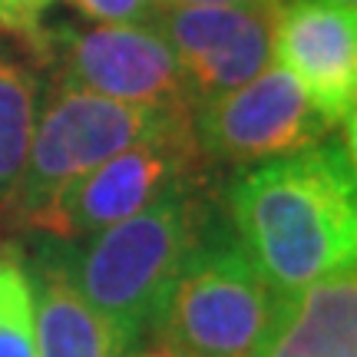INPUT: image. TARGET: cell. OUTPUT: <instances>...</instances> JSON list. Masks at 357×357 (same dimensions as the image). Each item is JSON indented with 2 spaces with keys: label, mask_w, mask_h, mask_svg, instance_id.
<instances>
[{
  "label": "cell",
  "mask_w": 357,
  "mask_h": 357,
  "mask_svg": "<svg viewBox=\"0 0 357 357\" xmlns=\"http://www.w3.org/2000/svg\"><path fill=\"white\" fill-rule=\"evenodd\" d=\"M56 0H0V30L30 43L43 30V17Z\"/></svg>",
  "instance_id": "cell-15"
},
{
  "label": "cell",
  "mask_w": 357,
  "mask_h": 357,
  "mask_svg": "<svg viewBox=\"0 0 357 357\" xmlns=\"http://www.w3.org/2000/svg\"><path fill=\"white\" fill-rule=\"evenodd\" d=\"M331 132L337 129L328 126L298 79L278 63H268L255 79L192 109V136L212 172H242L268 159L294 155Z\"/></svg>",
  "instance_id": "cell-6"
},
{
  "label": "cell",
  "mask_w": 357,
  "mask_h": 357,
  "mask_svg": "<svg viewBox=\"0 0 357 357\" xmlns=\"http://www.w3.org/2000/svg\"><path fill=\"white\" fill-rule=\"evenodd\" d=\"M337 7H347V10H357V0H331Z\"/></svg>",
  "instance_id": "cell-18"
},
{
  "label": "cell",
  "mask_w": 357,
  "mask_h": 357,
  "mask_svg": "<svg viewBox=\"0 0 357 357\" xmlns=\"http://www.w3.org/2000/svg\"><path fill=\"white\" fill-rule=\"evenodd\" d=\"M185 113H192L189 106L119 102L50 79V86H43L40 93L37 129L7 231H24L26 222L40 208H47L53 195L66 189L73 178Z\"/></svg>",
  "instance_id": "cell-5"
},
{
  "label": "cell",
  "mask_w": 357,
  "mask_h": 357,
  "mask_svg": "<svg viewBox=\"0 0 357 357\" xmlns=\"http://www.w3.org/2000/svg\"><path fill=\"white\" fill-rule=\"evenodd\" d=\"M162 7H248V10L275 13L284 0H159Z\"/></svg>",
  "instance_id": "cell-16"
},
{
  "label": "cell",
  "mask_w": 357,
  "mask_h": 357,
  "mask_svg": "<svg viewBox=\"0 0 357 357\" xmlns=\"http://www.w3.org/2000/svg\"><path fill=\"white\" fill-rule=\"evenodd\" d=\"M33 284L37 357H116L113 334L79 294L66 268L63 245L47 238L26 265Z\"/></svg>",
  "instance_id": "cell-11"
},
{
  "label": "cell",
  "mask_w": 357,
  "mask_h": 357,
  "mask_svg": "<svg viewBox=\"0 0 357 357\" xmlns=\"http://www.w3.org/2000/svg\"><path fill=\"white\" fill-rule=\"evenodd\" d=\"M271 60L298 79L331 129L354 123L357 10L331 0H284L275 10Z\"/></svg>",
  "instance_id": "cell-9"
},
{
  "label": "cell",
  "mask_w": 357,
  "mask_h": 357,
  "mask_svg": "<svg viewBox=\"0 0 357 357\" xmlns=\"http://www.w3.org/2000/svg\"><path fill=\"white\" fill-rule=\"evenodd\" d=\"M222 199L212 189L176 192L83 242L63 245L79 294L113 334L116 357L153 334L178 271Z\"/></svg>",
  "instance_id": "cell-2"
},
{
  "label": "cell",
  "mask_w": 357,
  "mask_h": 357,
  "mask_svg": "<svg viewBox=\"0 0 357 357\" xmlns=\"http://www.w3.org/2000/svg\"><path fill=\"white\" fill-rule=\"evenodd\" d=\"M245 255L275 294L357 258L354 126L311 149L242 169L222 199Z\"/></svg>",
  "instance_id": "cell-1"
},
{
  "label": "cell",
  "mask_w": 357,
  "mask_h": 357,
  "mask_svg": "<svg viewBox=\"0 0 357 357\" xmlns=\"http://www.w3.org/2000/svg\"><path fill=\"white\" fill-rule=\"evenodd\" d=\"M0 357H37L33 284L17 248H0Z\"/></svg>",
  "instance_id": "cell-13"
},
{
  "label": "cell",
  "mask_w": 357,
  "mask_h": 357,
  "mask_svg": "<svg viewBox=\"0 0 357 357\" xmlns=\"http://www.w3.org/2000/svg\"><path fill=\"white\" fill-rule=\"evenodd\" d=\"M153 24L176 56L189 109L238 89L271 63L275 13L248 7H159Z\"/></svg>",
  "instance_id": "cell-8"
},
{
  "label": "cell",
  "mask_w": 357,
  "mask_h": 357,
  "mask_svg": "<svg viewBox=\"0 0 357 357\" xmlns=\"http://www.w3.org/2000/svg\"><path fill=\"white\" fill-rule=\"evenodd\" d=\"M255 357H357L354 261L291 294H278Z\"/></svg>",
  "instance_id": "cell-10"
},
{
  "label": "cell",
  "mask_w": 357,
  "mask_h": 357,
  "mask_svg": "<svg viewBox=\"0 0 357 357\" xmlns=\"http://www.w3.org/2000/svg\"><path fill=\"white\" fill-rule=\"evenodd\" d=\"M126 357H192V354H182L176 347L159 344V347H153V351H132V354H126Z\"/></svg>",
  "instance_id": "cell-17"
},
{
  "label": "cell",
  "mask_w": 357,
  "mask_h": 357,
  "mask_svg": "<svg viewBox=\"0 0 357 357\" xmlns=\"http://www.w3.org/2000/svg\"><path fill=\"white\" fill-rule=\"evenodd\" d=\"M278 294L245 255L218 202L192 245L153 334L192 357H255Z\"/></svg>",
  "instance_id": "cell-3"
},
{
  "label": "cell",
  "mask_w": 357,
  "mask_h": 357,
  "mask_svg": "<svg viewBox=\"0 0 357 357\" xmlns=\"http://www.w3.org/2000/svg\"><path fill=\"white\" fill-rule=\"evenodd\" d=\"M83 17L96 24H153L159 0H70Z\"/></svg>",
  "instance_id": "cell-14"
},
{
  "label": "cell",
  "mask_w": 357,
  "mask_h": 357,
  "mask_svg": "<svg viewBox=\"0 0 357 357\" xmlns=\"http://www.w3.org/2000/svg\"><path fill=\"white\" fill-rule=\"evenodd\" d=\"M205 185H212V169L192 136V113H185L73 178L24 231L53 242H83L176 192Z\"/></svg>",
  "instance_id": "cell-4"
},
{
  "label": "cell",
  "mask_w": 357,
  "mask_h": 357,
  "mask_svg": "<svg viewBox=\"0 0 357 357\" xmlns=\"http://www.w3.org/2000/svg\"><path fill=\"white\" fill-rule=\"evenodd\" d=\"M40 93L43 83L37 66L13 40L0 37V238L7 235L13 199L24 178L26 153L37 129Z\"/></svg>",
  "instance_id": "cell-12"
},
{
  "label": "cell",
  "mask_w": 357,
  "mask_h": 357,
  "mask_svg": "<svg viewBox=\"0 0 357 357\" xmlns=\"http://www.w3.org/2000/svg\"><path fill=\"white\" fill-rule=\"evenodd\" d=\"M24 47L33 50L37 66H47L56 83L119 102L189 106L176 56L155 24L43 26Z\"/></svg>",
  "instance_id": "cell-7"
}]
</instances>
